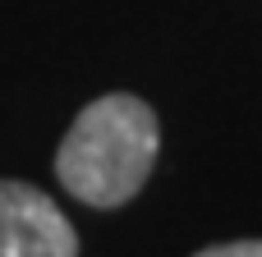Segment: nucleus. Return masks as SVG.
Wrapping results in <instances>:
<instances>
[{
	"label": "nucleus",
	"instance_id": "obj_3",
	"mask_svg": "<svg viewBox=\"0 0 262 257\" xmlns=\"http://www.w3.org/2000/svg\"><path fill=\"white\" fill-rule=\"evenodd\" d=\"M193 257H262V239H235V244H212Z\"/></svg>",
	"mask_w": 262,
	"mask_h": 257
},
{
	"label": "nucleus",
	"instance_id": "obj_1",
	"mask_svg": "<svg viewBox=\"0 0 262 257\" xmlns=\"http://www.w3.org/2000/svg\"><path fill=\"white\" fill-rule=\"evenodd\" d=\"M157 143L161 129L152 106L129 92H111L78 110L55 152V175L88 207H124L147 184Z\"/></svg>",
	"mask_w": 262,
	"mask_h": 257
},
{
	"label": "nucleus",
	"instance_id": "obj_2",
	"mask_svg": "<svg viewBox=\"0 0 262 257\" xmlns=\"http://www.w3.org/2000/svg\"><path fill=\"white\" fill-rule=\"evenodd\" d=\"M0 257H78V235L41 189L0 179Z\"/></svg>",
	"mask_w": 262,
	"mask_h": 257
}]
</instances>
